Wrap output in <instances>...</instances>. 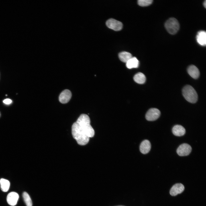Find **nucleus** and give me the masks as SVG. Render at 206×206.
<instances>
[{"instance_id": "nucleus-1", "label": "nucleus", "mask_w": 206, "mask_h": 206, "mask_svg": "<svg viewBox=\"0 0 206 206\" xmlns=\"http://www.w3.org/2000/svg\"><path fill=\"white\" fill-rule=\"evenodd\" d=\"M90 122L87 115L82 114L72 126L73 137L79 145H86L89 142L90 138L94 135V130L90 124Z\"/></svg>"}, {"instance_id": "nucleus-2", "label": "nucleus", "mask_w": 206, "mask_h": 206, "mask_svg": "<svg viewBox=\"0 0 206 206\" xmlns=\"http://www.w3.org/2000/svg\"><path fill=\"white\" fill-rule=\"evenodd\" d=\"M182 94L185 99L191 103L196 102L198 99L197 93L194 89L191 86L187 85L182 89Z\"/></svg>"}, {"instance_id": "nucleus-3", "label": "nucleus", "mask_w": 206, "mask_h": 206, "mask_svg": "<svg viewBox=\"0 0 206 206\" xmlns=\"http://www.w3.org/2000/svg\"><path fill=\"white\" fill-rule=\"evenodd\" d=\"M165 27L169 33L174 35L179 30L180 25L177 19L174 17H171L166 21Z\"/></svg>"}, {"instance_id": "nucleus-4", "label": "nucleus", "mask_w": 206, "mask_h": 206, "mask_svg": "<svg viewBox=\"0 0 206 206\" xmlns=\"http://www.w3.org/2000/svg\"><path fill=\"white\" fill-rule=\"evenodd\" d=\"M160 114L161 112L159 109L156 108H151L146 113L145 118L148 121H154L160 117Z\"/></svg>"}, {"instance_id": "nucleus-5", "label": "nucleus", "mask_w": 206, "mask_h": 206, "mask_svg": "<svg viewBox=\"0 0 206 206\" xmlns=\"http://www.w3.org/2000/svg\"><path fill=\"white\" fill-rule=\"evenodd\" d=\"M192 150V148L189 144L183 143L180 145L177 150L178 154L180 156H185L189 155Z\"/></svg>"}, {"instance_id": "nucleus-6", "label": "nucleus", "mask_w": 206, "mask_h": 206, "mask_svg": "<svg viewBox=\"0 0 206 206\" xmlns=\"http://www.w3.org/2000/svg\"><path fill=\"white\" fill-rule=\"evenodd\" d=\"M106 24L109 28L116 31L120 30L122 27V24L121 22L112 18L107 21Z\"/></svg>"}, {"instance_id": "nucleus-7", "label": "nucleus", "mask_w": 206, "mask_h": 206, "mask_svg": "<svg viewBox=\"0 0 206 206\" xmlns=\"http://www.w3.org/2000/svg\"><path fill=\"white\" fill-rule=\"evenodd\" d=\"M72 97V93L69 90L66 89L60 93L59 96V101L62 104L68 103Z\"/></svg>"}, {"instance_id": "nucleus-8", "label": "nucleus", "mask_w": 206, "mask_h": 206, "mask_svg": "<svg viewBox=\"0 0 206 206\" xmlns=\"http://www.w3.org/2000/svg\"><path fill=\"white\" fill-rule=\"evenodd\" d=\"M184 189V186L182 184L176 183L174 185L171 189L170 193L172 196H175L183 192Z\"/></svg>"}, {"instance_id": "nucleus-9", "label": "nucleus", "mask_w": 206, "mask_h": 206, "mask_svg": "<svg viewBox=\"0 0 206 206\" xmlns=\"http://www.w3.org/2000/svg\"><path fill=\"white\" fill-rule=\"evenodd\" d=\"M19 198L18 194L15 192H12L8 194L7 197V201L10 205H15Z\"/></svg>"}, {"instance_id": "nucleus-10", "label": "nucleus", "mask_w": 206, "mask_h": 206, "mask_svg": "<svg viewBox=\"0 0 206 206\" xmlns=\"http://www.w3.org/2000/svg\"><path fill=\"white\" fill-rule=\"evenodd\" d=\"M151 148V144L150 141L147 140H145L141 143L140 146V150L142 154H145L149 152Z\"/></svg>"}, {"instance_id": "nucleus-11", "label": "nucleus", "mask_w": 206, "mask_h": 206, "mask_svg": "<svg viewBox=\"0 0 206 206\" xmlns=\"http://www.w3.org/2000/svg\"><path fill=\"white\" fill-rule=\"evenodd\" d=\"M187 71L189 74L194 79H197L199 76L200 72L199 69L194 65L189 66L187 68Z\"/></svg>"}, {"instance_id": "nucleus-12", "label": "nucleus", "mask_w": 206, "mask_h": 206, "mask_svg": "<svg viewBox=\"0 0 206 206\" xmlns=\"http://www.w3.org/2000/svg\"><path fill=\"white\" fill-rule=\"evenodd\" d=\"M196 39L198 43L200 45L205 46L206 44V33L204 31L198 32L196 36Z\"/></svg>"}, {"instance_id": "nucleus-13", "label": "nucleus", "mask_w": 206, "mask_h": 206, "mask_svg": "<svg viewBox=\"0 0 206 206\" xmlns=\"http://www.w3.org/2000/svg\"><path fill=\"white\" fill-rule=\"evenodd\" d=\"M172 132L175 136H181L185 134L186 131L185 128L181 125H177L173 127Z\"/></svg>"}, {"instance_id": "nucleus-14", "label": "nucleus", "mask_w": 206, "mask_h": 206, "mask_svg": "<svg viewBox=\"0 0 206 206\" xmlns=\"http://www.w3.org/2000/svg\"><path fill=\"white\" fill-rule=\"evenodd\" d=\"M139 64V61L135 57H132L126 63V67L129 69L137 68Z\"/></svg>"}, {"instance_id": "nucleus-15", "label": "nucleus", "mask_w": 206, "mask_h": 206, "mask_svg": "<svg viewBox=\"0 0 206 206\" xmlns=\"http://www.w3.org/2000/svg\"><path fill=\"white\" fill-rule=\"evenodd\" d=\"M134 80L139 84H144L146 80V78L144 75L141 72L136 74L134 76Z\"/></svg>"}, {"instance_id": "nucleus-16", "label": "nucleus", "mask_w": 206, "mask_h": 206, "mask_svg": "<svg viewBox=\"0 0 206 206\" xmlns=\"http://www.w3.org/2000/svg\"><path fill=\"white\" fill-rule=\"evenodd\" d=\"M118 56L121 61L126 63L132 57L130 53L126 52H120Z\"/></svg>"}, {"instance_id": "nucleus-17", "label": "nucleus", "mask_w": 206, "mask_h": 206, "mask_svg": "<svg viewBox=\"0 0 206 206\" xmlns=\"http://www.w3.org/2000/svg\"><path fill=\"white\" fill-rule=\"evenodd\" d=\"M0 184L1 189L2 191L6 192L8 190L10 185L9 181L5 179H1L0 180Z\"/></svg>"}, {"instance_id": "nucleus-18", "label": "nucleus", "mask_w": 206, "mask_h": 206, "mask_svg": "<svg viewBox=\"0 0 206 206\" xmlns=\"http://www.w3.org/2000/svg\"><path fill=\"white\" fill-rule=\"evenodd\" d=\"M23 197L27 206H32L31 200L27 192H23Z\"/></svg>"}, {"instance_id": "nucleus-19", "label": "nucleus", "mask_w": 206, "mask_h": 206, "mask_svg": "<svg viewBox=\"0 0 206 206\" xmlns=\"http://www.w3.org/2000/svg\"><path fill=\"white\" fill-rule=\"evenodd\" d=\"M152 1V0H138V3L140 6H146L151 4Z\"/></svg>"}, {"instance_id": "nucleus-20", "label": "nucleus", "mask_w": 206, "mask_h": 206, "mask_svg": "<svg viewBox=\"0 0 206 206\" xmlns=\"http://www.w3.org/2000/svg\"><path fill=\"white\" fill-rule=\"evenodd\" d=\"M3 102L4 104H9L12 102V101L9 99L7 98L5 99Z\"/></svg>"}, {"instance_id": "nucleus-21", "label": "nucleus", "mask_w": 206, "mask_h": 206, "mask_svg": "<svg viewBox=\"0 0 206 206\" xmlns=\"http://www.w3.org/2000/svg\"><path fill=\"white\" fill-rule=\"evenodd\" d=\"M203 5L204 7L206 8V1L205 0L203 3Z\"/></svg>"}, {"instance_id": "nucleus-22", "label": "nucleus", "mask_w": 206, "mask_h": 206, "mask_svg": "<svg viewBox=\"0 0 206 206\" xmlns=\"http://www.w3.org/2000/svg\"><path fill=\"white\" fill-rule=\"evenodd\" d=\"M124 206L123 205H118V206Z\"/></svg>"}]
</instances>
